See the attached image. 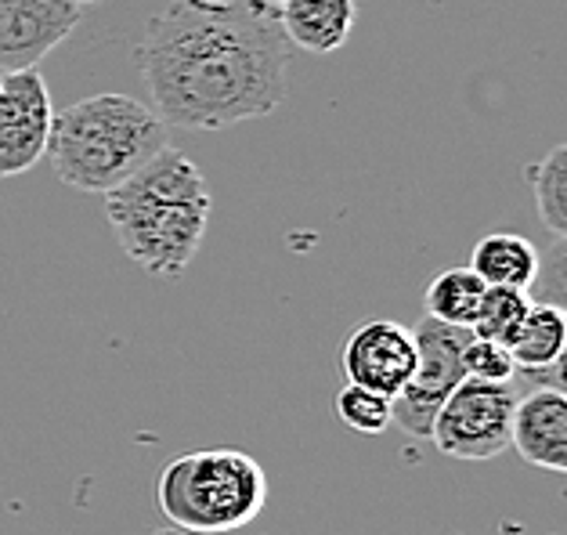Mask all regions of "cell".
I'll use <instances>...</instances> for the list:
<instances>
[{
  "label": "cell",
  "instance_id": "ba28073f",
  "mask_svg": "<svg viewBox=\"0 0 567 535\" xmlns=\"http://www.w3.org/2000/svg\"><path fill=\"white\" fill-rule=\"evenodd\" d=\"M343 377L394 398L416 373V337L394 319H369L343 340Z\"/></svg>",
  "mask_w": 567,
  "mask_h": 535
},
{
  "label": "cell",
  "instance_id": "4fadbf2b",
  "mask_svg": "<svg viewBox=\"0 0 567 535\" xmlns=\"http://www.w3.org/2000/svg\"><path fill=\"white\" fill-rule=\"evenodd\" d=\"M564 340H567V311L543 300V305L528 308L517 333L506 340V348L514 354L517 373H532V369H546L557 362Z\"/></svg>",
  "mask_w": 567,
  "mask_h": 535
},
{
  "label": "cell",
  "instance_id": "5bb4252c",
  "mask_svg": "<svg viewBox=\"0 0 567 535\" xmlns=\"http://www.w3.org/2000/svg\"><path fill=\"white\" fill-rule=\"evenodd\" d=\"M481 294H484V279L470 265H460V268H445L441 276L431 279L423 294V305L431 319H441L449 326H470L477 315Z\"/></svg>",
  "mask_w": 567,
  "mask_h": 535
},
{
  "label": "cell",
  "instance_id": "9a60e30c",
  "mask_svg": "<svg viewBox=\"0 0 567 535\" xmlns=\"http://www.w3.org/2000/svg\"><path fill=\"white\" fill-rule=\"evenodd\" d=\"M535 207L549 236H567V142L528 167Z\"/></svg>",
  "mask_w": 567,
  "mask_h": 535
},
{
  "label": "cell",
  "instance_id": "7c38bea8",
  "mask_svg": "<svg viewBox=\"0 0 567 535\" xmlns=\"http://www.w3.org/2000/svg\"><path fill=\"white\" fill-rule=\"evenodd\" d=\"M470 268L484 279V286H514V290H532L538 276V246L517 232H488L477 239L470 254Z\"/></svg>",
  "mask_w": 567,
  "mask_h": 535
},
{
  "label": "cell",
  "instance_id": "6da1fadb",
  "mask_svg": "<svg viewBox=\"0 0 567 535\" xmlns=\"http://www.w3.org/2000/svg\"><path fill=\"white\" fill-rule=\"evenodd\" d=\"M289 54L279 8L174 0L145 22L134 62L167 127L225 131L286 102Z\"/></svg>",
  "mask_w": 567,
  "mask_h": 535
},
{
  "label": "cell",
  "instance_id": "5b68a950",
  "mask_svg": "<svg viewBox=\"0 0 567 535\" xmlns=\"http://www.w3.org/2000/svg\"><path fill=\"white\" fill-rule=\"evenodd\" d=\"M517 394L509 383L463 380L441 402L431 423V442L437 452L463 463H484L503 456L514 438Z\"/></svg>",
  "mask_w": 567,
  "mask_h": 535
},
{
  "label": "cell",
  "instance_id": "8992f818",
  "mask_svg": "<svg viewBox=\"0 0 567 535\" xmlns=\"http://www.w3.org/2000/svg\"><path fill=\"white\" fill-rule=\"evenodd\" d=\"M416 337V373L391 398L394 423L412 438H431V423L441 402L463 383V348L474 337L470 326H449L423 315V322L412 329Z\"/></svg>",
  "mask_w": 567,
  "mask_h": 535
},
{
  "label": "cell",
  "instance_id": "3957f363",
  "mask_svg": "<svg viewBox=\"0 0 567 535\" xmlns=\"http://www.w3.org/2000/svg\"><path fill=\"white\" fill-rule=\"evenodd\" d=\"M167 145V123L156 109L102 91L54 113L48 156L62 185L105 196Z\"/></svg>",
  "mask_w": 567,
  "mask_h": 535
},
{
  "label": "cell",
  "instance_id": "d6986e66",
  "mask_svg": "<svg viewBox=\"0 0 567 535\" xmlns=\"http://www.w3.org/2000/svg\"><path fill=\"white\" fill-rule=\"evenodd\" d=\"M532 286L549 305L567 311V236H553L549 250L538 254V276Z\"/></svg>",
  "mask_w": 567,
  "mask_h": 535
},
{
  "label": "cell",
  "instance_id": "e0dca14e",
  "mask_svg": "<svg viewBox=\"0 0 567 535\" xmlns=\"http://www.w3.org/2000/svg\"><path fill=\"white\" fill-rule=\"evenodd\" d=\"M337 416L343 428H351L354 434H369L377 438L394 423L391 413V398L380 391H369L362 383H351L337 394Z\"/></svg>",
  "mask_w": 567,
  "mask_h": 535
},
{
  "label": "cell",
  "instance_id": "ffe728a7",
  "mask_svg": "<svg viewBox=\"0 0 567 535\" xmlns=\"http://www.w3.org/2000/svg\"><path fill=\"white\" fill-rule=\"evenodd\" d=\"M524 380H535L538 388H557L567 394V340H564V351L557 354V362L546 369H532V373H524Z\"/></svg>",
  "mask_w": 567,
  "mask_h": 535
},
{
  "label": "cell",
  "instance_id": "52a82bcc",
  "mask_svg": "<svg viewBox=\"0 0 567 535\" xmlns=\"http://www.w3.org/2000/svg\"><path fill=\"white\" fill-rule=\"evenodd\" d=\"M51 91L37 65L0 73V177L33 171L48 156Z\"/></svg>",
  "mask_w": 567,
  "mask_h": 535
},
{
  "label": "cell",
  "instance_id": "277c9868",
  "mask_svg": "<svg viewBox=\"0 0 567 535\" xmlns=\"http://www.w3.org/2000/svg\"><path fill=\"white\" fill-rule=\"evenodd\" d=\"M156 503L174 528L192 535L239 532L265 511L268 477L254 456L235 449H203L163 466Z\"/></svg>",
  "mask_w": 567,
  "mask_h": 535
},
{
  "label": "cell",
  "instance_id": "7402d4cb",
  "mask_svg": "<svg viewBox=\"0 0 567 535\" xmlns=\"http://www.w3.org/2000/svg\"><path fill=\"white\" fill-rule=\"evenodd\" d=\"M257 4H268V8H279L282 0H257Z\"/></svg>",
  "mask_w": 567,
  "mask_h": 535
},
{
  "label": "cell",
  "instance_id": "603a6c76",
  "mask_svg": "<svg viewBox=\"0 0 567 535\" xmlns=\"http://www.w3.org/2000/svg\"><path fill=\"white\" fill-rule=\"evenodd\" d=\"M76 4H102V0H76Z\"/></svg>",
  "mask_w": 567,
  "mask_h": 535
},
{
  "label": "cell",
  "instance_id": "2e32d148",
  "mask_svg": "<svg viewBox=\"0 0 567 535\" xmlns=\"http://www.w3.org/2000/svg\"><path fill=\"white\" fill-rule=\"evenodd\" d=\"M528 308H532L528 290H514V286H484L470 329H474V337L506 344V340L517 333V326L524 315H528Z\"/></svg>",
  "mask_w": 567,
  "mask_h": 535
},
{
  "label": "cell",
  "instance_id": "8fae6325",
  "mask_svg": "<svg viewBox=\"0 0 567 535\" xmlns=\"http://www.w3.org/2000/svg\"><path fill=\"white\" fill-rule=\"evenodd\" d=\"M354 16V0H282L279 4V22L289 44L311 54H333L348 44Z\"/></svg>",
  "mask_w": 567,
  "mask_h": 535
},
{
  "label": "cell",
  "instance_id": "44dd1931",
  "mask_svg": "<svg viewBox=\"0 0 567 535\" xmlns=\"http://www.w3.org/2000/svg\"><path fill=\"white\" fill-rule=\"evenodd\" d=\"M152 535H192V532H182V528H174V525H163V528H156Z\"/></svg>",
  "mask_w": 567,
  "mask_h": 535
},
{
  "label": "cell",
  "instance_id": "30bf717a",
  "mask_svg": "<svg viewBox=\"0 0 567 535\" xmlns=\"http://www.w3.org/2000/svg\"><path fill=\"white\" fill-rule=\"evenodd\" d=\"M509 449H517V456L538 471L567 474V394L557 388H535L517 398Z\"/></svg>",
  "mask_w": 567,
  "mask_h": 535
},
{
  "label": "cell",
  "instance_id": "7a4b0ae2",
  "mask_svg": "<svg viewBox=\"0 0 567 535\" xmlns=\"http://www.w3.org/2000/svg\"><path fill=\"white\" fill-rule=\"evenodd\" d=\"M105 222L137 268L177 279L196 260L210 225V188L196 160L167 145L105 192Z\"/></svg>",
  "mask_w": 567,
  "mask_h": 535
},
{
  "label": "cell",
  "instance_id": "9c48e42d",
  "mask_svg": "<svg viewBox=\"0 0 567 535\" xmlns=\"http://www.w3.org/2000/svg\"><path fill=\"white\" fill-rule=\"evenodd\" d=\"M76 0H0V73L40 65L80 25Z\"/></svg>",
  "mask_w": 567,
  "mask_h": 535
},
{
  "label": "cell",
  "instance_id": "ac0fdd59",
  "mask_svg": "<svg viewBox=\"0 0 567 535\" xmlns=\"http://www.w3.org/2000/svg\"><path fill=\"white\" fill-rule=\"evenodd\" d=\"M463 373L466 380H488V383H509L517 377V362L499 340L470 337L463 348Z\"/></svg>",
  "mask_w": 567,
  "mask_h": 535
}]
</instances>
